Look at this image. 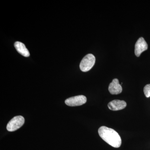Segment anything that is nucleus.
Returning <instances> with one entry per match:
<instances>
[{
    "label": "nucleus",
    "instance_id": "1",
    "mask_svg": "<svg viewBox=\"0 0 150 150\" xmlns=\"http://www.w3.org/2000/svg\"><path fill=\"white\" fill-rule=\"evenodd\" d=\"M98 132L100 138L113 147L118 148L121 146V137L113 129L103 126L98 129Z\"/></svg>",
    "mask_w": 150,
    "mask_h": 150
},
{
    "label": "nucleus",
    "instance_id": "2",
    "mask_svg": "<svg viewBox=\"0 0 150 150\" xmlns=\"http://www.w3.org/2000/svg\"><path fill=\"white\" fill-rule=\"evenodd\" d=\"M96 62L95 57L93 54L86 55L81 61L80 68L82 71L87 72L93 67Z\"/></svg>",
    "mask_w": 150,
    "mask_h": 150
},
{
    "label": "nucleus",
    "instance_id": "3",
    "mask_svg": "<svg viewBox=\"0 0 150 150\" xmlns=\"http://www.w3.org/2000/svg\"><path fill=\"white\" fill-rule=\"evenodd\" d=\"M24 117L21 115H18L13 118L8 123L7 130L10 132H13L20 129L24 124Z\"/></svg>",
    "mask_w": 150,
    "mask_h": 150
},
{
    "label": "nucleus",
    "instance_id": "4",
    "mask_svg": "<svg viewBox=\"0 0 150 150\" xmlns=\"http://www.w3.org/2000/svg\"><path fill=\"white\" fill-rule=\"evenodd\" d=\"M86 97L84 96H77L67 98L65 103L68 106H77L82 105L86 102Z\"/></svg>",
    "mask_w": 150,
    "mask_h": 150
},
{
    "label": "nucleus",
    "instance_id": "5",
    "mask_svg": "<svg viewBox=\"0 0 150 150\" xmlns=\"http://www.w3.org/2000/svg\"><path fill=\"white\" fill-rule=\"evenodd\" d=\"M148 44L143 37H141L137 40L135 44V54L137 57H139L142 52L148 49Z\"/></svg>",
    "mask_w": 150,
    "mask_h": 150
},
{
    "label": "nucleus",
    "instance_id": "6",
    "mask_svg": "<svg viewBox=\"0 0 150 150\" xmlns=\"http://www.w3.org/2000/svg\"><path fill=\"white\" fill-rule=\"evenodd\" d=\"M108 106L110 110L115 111L124 109L126 107V103L124 100H114L109 102Z\"/></svg>",
    "mask_w": 150,
    "mask_h": 150
},
{
    "label": "nucleus",
    "instance_id": "7",
    "mask_svg": "<svg viewBox=\"0 0 150 150\" xmlns=\"http://www.w3.org/2000/svg\"><path fill=\"white\" fill-rule=\"evenodd\" d=\"M108 91L112 95H117L122 92V88L118 79H114L110 83L108 87Z\"/></svg>",
    "mask_w": 150,
    "mask_h": 150
},
{
    "label": "nucleus",
    "instance_id": "8",
    "mask_svg": "<svg viewBox=\"0 0 150 150\" xmlns=\"http://www.w3.org/2000/svg\"><path fill=\"white\" fill-rule=\"evenodd\" d=\"M14 47L18 53L23 56L28 57L30 56L29 51L25 47V45L22 42L16 41L14 43Z\"/></svg>",
    "mask_w": 150,
    "mask_h": 150
},
{
    "label": "nucleus",
    "instance_id": "9",
    "mask_svg": "<svg viewBox=\"0 0 150 150\" xmlns=\"http://www.w3.org/2000/svg\"><path fill=\"white\" fill-rule=\"evenodd\" d=\"M144 93L146 97L149 98L150 97V84L146 85L144 89Z\"/></svg>",
    "mask_w": 150,
    "mask_h": 150
}]
</instances>
